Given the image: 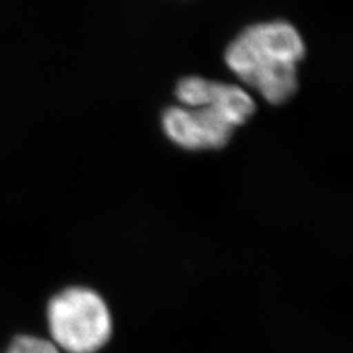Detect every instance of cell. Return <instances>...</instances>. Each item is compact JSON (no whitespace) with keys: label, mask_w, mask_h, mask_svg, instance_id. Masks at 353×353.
<instances>
[{"label":"cell","mask_w":353,"mask_h":353,"mask_svg":"<svg viewBox=\"0 0 353 353\" xmlns=\"http://www.w3.org/2000/svg\"><path fill=\"white\" fill-rule=\"evenodd\" d=\"M306 44L290 22H256L233 39L224 53L237 79L258 92L265 102L283 105L299 87L297 66L305 59Z\"/></svg>","instance_id":"cell-1"},{"label":"cell","mask_w":353,"mask_h":353,"mask_svg":"<svg viewBox=\"0 0 353 353\" xmlns=\"http://www.w3.org/2000/svg\"><path fill=\"white\" fill-rule=\"evenodd\" d=\"M256 102L245 88L209 80L202 106H170L162 114L165 134L185 150H212L227 146L234 130L255 114Z\"/></svg>","instance_id":"cell-2"},{"label":"cell","mask_w":353,"mask_h":353,"mask_svg":"<svg viewBox=\"0 0 353 353\" xmlns=\"http://www.w3.org/2000/svg\"><path fill=\"white\" fill-rule=\"evenodd\" d=\"M46 316L50 341L62 353H97L112 336V315L90 287L72 285L54 294Z\"/></svg>","instance_id":"cell-3"},{"label":"cell","mask_w":353,"mask_h":353,"mask_svg":"<svg viewBox=\"0 0 353 353\" xmlns=\"http://www.w3.org/2000/svg\"><path fill=\"white\" fill-rule=\"evenodd\" d=\"M3 353H62L50 340L31 334L15 336Z\"/></svg>","instance_id":"cell-4"}]
</instances>
